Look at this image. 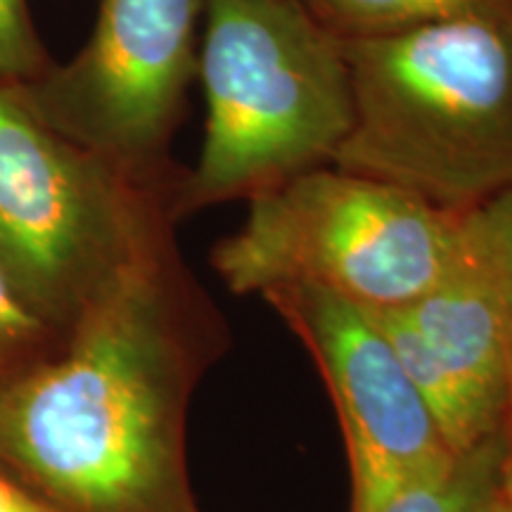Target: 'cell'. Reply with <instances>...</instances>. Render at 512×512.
Masks as SVG:
<instances>
[{
  "label": "cell",
  "instance_id": "1",
  "mask_svg": "<svg viewBox=\"0 0 512 512\" xmlns=\"http://www.w3.org/2000/svg\"><path fill=\"white\" fill-rule=\"evenodd\" d=\"M202 361L155 252L0 387V470L57 512H200L185 422Z\"/></svg>",
  "mask_w": 512,
  "mask_h": 512
},
{
  "label": "cell",
  "instance_id": "7",
  "mask_svg": "<svg viewBox=\"0 0 512 512\" xmlns=\"http://www.w3.org/2000/svg\"><path fill=\"white\" fill-rule=\"evenodd\" d=\"M261 297L302 339L328 384L347 441L351 512H380L453 458L368 309L316 287H278Z\"/></svg>",
  "mask_w": 512,
  "mask_h": 512
},
{
  "label": "cell",
  "instance_id": "11",
  "mask_svg": "<svg viewBox=\"0 0 512 512\" xmlns=\"http://www.w3.org/2000/svg\"><path fill=\"white\" fill-rule=\"evenodd\" d=\"M57 339L0 268V387L53 351Z\"/></svg>",
  "mask_w": 512,
  "mask_h": 512
},
{
  "label": "cell",
  "instance_id": "10",
  "mask_svg": "<svg viewBox=\"0 0 512 512\" xmlns=\"http://www.w3.org/2000/svg\"><path fill=\"white\" fill-rule=\"evenodd\" d=\"M339 36H384L496 8L505 0H309Z\"/></svg>",
  "mask_w": 512,
  "mask_h": 512
},
{
  "label": "cell",
  "instance_id": "6",
  "mask_svg": "<svg viewBox=\"0 0 512 512\" xmlns=\"http://www.w3.org/2000/svg\"><path fill=\"white\" fill-rule=\"evenodd\" d=\"M204 10L207 0H100L86 48L24 98L64 138L128 171L174 124Z\"/></svg>",
  "mask_w": 512,
  "mask_h": 512
},
{
  "label": "cell",
  "instance_id": "9",
  "mask_svg": "<svg viewBox=\"0 0 512 512\" xmlns=\"http://www.w3.org/2000/svg\"><path fill=\"white\" fill-rule=\"evenodd\" d=\"M505 427L401 489L380 512H494L503 501Z\"/></svg>",
  "mask_w": 512,
  "mask_h": 512
},
{
  "label": "cell",
  "instance_id": "14",
  "mask_svg": "<svg viewBox=\"0 0 512 512\" xmlns=\"http://www.w3.org/2000/svg\"><path fill=\"white\" fill-rule=\"evenodd\" d=\"M0 512H57L43 498L31 494L27 486L0 470Z\"/></svg>",
  "mask_w": 512,
  "mask_h": 512
},
{
  "label": "cell",
  "instance_id": "5",
  "mask_svg": "<svg viewBox=\"0 0 512 512\" xmlns=\"http://www.w3.org/2000/svg\"><path fill=\"white\" fill-rule=\"evenodd\" d=\"M157 228L128 171L0 81V268L57 337L147 256Z\"/></svg>",
  "mask_w": 512,
  "mask_h": 512
},
{
  "label": "cell",
  "instance_id": "4",
  "mask_svg": "<svg viewBox=\"0 0 512 512\" xmlns=\"http://www.w3.org/2000/svg\"><path fill=\"white\" fill-rule=\"evenodd\" d=\"M463 211L339 166L302 171L249 197L242 226L214 249L235 294L316 287L363 309H403L456 261Z\"/></svg>",
  "mask_w": 512,
  "mask_h": 512
},
{
  "label": "cell",
  "instance_id": "3",
  "mask_svg": "<svg viewBox=\"0 0 512 512\" xmlns=\"http://www.w3.org/2000/svg\"><path fill=\"white\" fill-rule=\"evenodd\" d=\"M197 74L207 126L183 207L330 164L354 126L342 36L302 0H207Z\"/></svg>",
  "mask_w": 512,
  "mask_h": 512
},
{
  "label": "cell",
  "instance_id": "8",
  "mask_svg": "<svg viewBox=\"0 0 512 512\" xmlns=\"http://www.w3.org/2000/svg\"><path fill=\"white\" fill-rule=\"evenodd\" d=\"M370 311V309H368ZM430 408L453 456L505 427L510 387V316L494 275L470 245L448 273L403 309L370 311Z\"/></svg>",
  "mask_w": 512,
  "mask_h": 512
},
{
  "label": "cell",
  "instance_id": "16",
  "mask_svg": "<svg viewBox=\"0 0 512 512\" xmlns=\"http://www.w3.org/2000/svg\"><path fill=\"white\" fill-rule=\"evenodd\" d=\"M494 512H512V508H510V505L505 503V501H501V503H498L496 508H494Z\"/></svg>",
  "mask_w": 512,
  "mask_h": 512
},
{
  "label": "cell",
  "instance_id": "12",
  "mask_svg": "<svg viewBox=\"0 0 512 512\" xmlns=\"http://www.w3.org/2000/svg\"><path fill=\"white\" fill-rule=\"evenodd\" d=\"M463 230L494 275L512 330V185L463 211Z\"/></svg>",
  "mask_w": 512,
  "mask_h": 512
},
{
  "label": "cell",
  "instance_id": "17",
  "mask_svg": "<svg viewBox=\"0 0 512 512\" xmlns=\"http://www.w3.org/2000/svg\"><path fill=\"white\" fill-rule=\"evenodd\" d=\"M302 3H306V5H309V0H302Z\"/></svg>",
  "mask_w": 512,
  "mask_h": 512
},
{
  "label": "cell",
  "instance_id": "13",
  "mask_svg": "<svg viewBox=\"0 0 512 512\" xmlns=\"http://www.w3.org/2000/svg\"><path fill=\"white\" fill-rule=\"evenodd\" d=\"M41 62L24 0H0V81L34 76Z\"/></svg>",
  "mask_w": 512,
  "mask_h": 512
},
{
  "label": "cell",
  "instance_id": "2",
  "mask_svg": "<svg viewBox=\"0 0 512 512\" xmlns=\"http://www.w3.org/2000/svg\"><path fill=\"white\" fill-rule=\"evenodd\" d=\"M342 50L354 126L332 166L451 211L510 188L512 0Z\"/></svg>",
  "mask_w": 512,
  "mask_h": 512
},
{
  "label": "cell",
  "instance_id": "15",
  "mask_svg": "<svg viewBox=\"0 0 512 512\" xmlns=\"http://www.w3.org/2000/svg\"><path fill=\"white\" fill-rule=\"evenodd\" d=\"M503 501L512 508V330H510V387L505 411V460H503Z\"/></svg>",
  "mask_w": 512,
  "mask_h": 512
}]
</instances>
